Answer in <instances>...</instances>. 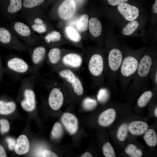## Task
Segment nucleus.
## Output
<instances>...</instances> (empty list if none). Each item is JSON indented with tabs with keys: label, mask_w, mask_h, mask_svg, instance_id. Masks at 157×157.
Returning <instances> with one entry per match:
<instances>
[{
	"label": "nucleus",
	"mask_w": 157,
	"mask_h": 157,
	"mask_svg": "<svg viewBox=\"0 0 157 157\" xmlns=\"http://www.w3.org/2000/svg\"><path fill=\"white\" fill-rule=\"evenodd\" d=\"M154 115L156 117H157V107H156L155 108L154 112Z\"/></svg>",
	"instance_id": "nucleus-45"
},
{
	"label": "nucleus",
	"mask_w": 157,
	"mask_h": 157,
	"mask_svg": "<svg viewBox=\"0 0 157 157\" xmlns=\"http://www.w3.org/2000/svg\"><path fill=\"white\" fill-rule=\"evenodd\" d=\"M116 116V112L114 109H108L100 115L98 118V123L102 126H108L113 122Z\"/></svg>",
	"instance_id": "nucleus-15"
},
{
	"label": "nucleus",
	"mask_w": 157,
	"mask_h": 157,
	"mask_svg": "<svg viewBox=\"0 0 157 157\" xmlns=\"http://www.w3.org/2000/svg\"><path fill=\"white\" fill-rule=\"evenodd\" d=\"M97 101L90 97H86L83 100L82 105L84 109L90 111L94 109L97 105Z\"/></svg>",
	"instance_id": "nucleus-32"
},
{
	"label": "nucleus",
	"mask_w": 157,
	"mask_h": 157,
	"mask_svg": "<svg viewBox=\"0 0 157 157\" xmlns=\"http://www.w3.org/2000/svg\"><path fill=\"white\" fill-rule=\"evenodd\" d=\"M30 147L29 143L27 137L24 135H20L17 138L15 148L16 153L23 155L27 153Z\"/></svg>",
	"instance_id": "nucleus-18"
},
{
	"label": "nucleus",
	"mask_w": 157,
	"mask_h": 157,
	"mask_svg": "<svg viewBox=\"0 0 157 157\" xmlns=\"http://www.w3.org/2000/svg\"><path fill=\"white\" fill-rule=\"evenodd\" d=\"M81 157H92V156L89 152H87L84 153L81 156Z\"/></svg>",
	"instance_id": "nucleus-44"
},
{
	"label": "nucleus",
	"mask_w": 157,
	"mask_h": 157,
	"mask_svg": "<svg viewBox=\"0 0 157 157\" xmlns=\"http://www.w3.org/2000/svg\"><path fill=\"white\" fill-rule=\"evenodd\" d=\"M16 105L13 102H6L0 101V114L7 115L12 113L15 110Z\"/></svg>",
	"instance_id": "nucleus-25"
},
{
	"label": "nucleus",
	"mask_w": 157,
	"mask_h": 157,
	"mask_svg": "<svg viewBox=\"0 0 157 157\" xmlns=\"http://www.w3.org/2000/svg\"><path fill=\"white\" fill-rule=\"evenodd\" d=\"M27 15L26 20L28 25L34 32L39 34L45 32L47 27L43 20L37 14V13H29Z\"/></svg>",
	"instance_id": "nucleus-9"
},
{
	"label": "nucleus",
	"mask_w": 157,
	"mask_h": 157,
	"mask_svg": "<svg viewBox=\"0 0 157 157\" xmlns=\"http://www.w3.org/2000/svg\"><path fill=\"white\" fill-rule=\"evenodd\" d=\"M0 42L4 44H10L15 49L22 50L25 49L13 31L4 27H0Z\"/></svg>",
	"instance_id": "nucleus-8"
},
{
	"label": "nucleus",
	"mask_w": 157,
	"mask_h": 157,
	"mask_svg": "<svg viewBox=\"0 0 157 157\" xmlns=\"http://www.w3.org/2000/svg\"><path fill=\"white\" fill-rule=\"evenodd\" d=\"M145 133L143 139L146 144L150 147L156 146L157 144V136L155 131L150 129Z\"/></svg>",
	"instance_id": "nucleus-24"
},
{
	"label": "nucleus",
	"mask_w": 157,
	"mask_h": 157,
	"mask_svg": "<svg viewBox=\"0 0 157 157\" xmlns=\"http://www.w3.org/2000/svg\"><path fill=\"white\" fill-rule=\"evenodd\" d=\"M63 56L61 50L59 48H53L49 50L48 53L49 62L55 67L60 64Z\"/></svg>",
	"instance_id": "nucleus-19"
},
{
	"label": "nucleus",
	"mask_w": 157,
	"mask_h": 157,
	"mask_svg": "<svg viewBox=\"0 0 157 157\" xmlns=\"http://www.w3.org/2000/svg\"><path fill=\"white\" fill-rule=\"evenodd\" d=\"M61 122L67 131L71 134L75 133L78 128V121L76 117L69 113H64L62 116Z\"/></svg>",
	"instance_id": "nucleus-12"
},
{
	"label": "nucleus",
	"mask_w": 157,
	"mask_h": 157,
	"mask_svg": "<svg viewBox=\"0 0 157 157\" xmlns=\"http://www.w3.org/2000/svg\"><path fill=\"white\" fill-rule=\"evenodd\" d=\"M65 32L67 37L72 42L78 43L81 41V37L80 34L73 28L71 26L67 27Z\"/></svg>",
	"instance_id": "nucleus-27"
},
{
	"label": "nucleus",
	"mask_w": 157,
	"mask_h": 157,
	"mask_svg": "<svg viewBox=\"0 0 157 157\" xmlns=\"http://www.w3.org/2000/svg\"><path fill=\"white\" fill-rule=\"evenodd\" d=\"M148 129L147 124L141 121L132 122L128 126V130L132 134L134 135L143 134L147 131Z\"/></svg>",
	"instance_id": "nucleus-17"
},
{
	"label": "nucleus",
	"mask_w": 157,
	"mask_h": 157,
	"mask_svg": "<svg viewBox=\"0 0 157 157\" xmlns=\"http://www.w3.org/2000/svg\"><path fill=\"white\" fill-rule=\"evenodd\" d=\"M64 100L63 94L60 87L53 88L49 97L48 103L50 107L53 110H58L62 106Z\"/></svg>",
	"instance_id": "nucleus-11"
},
{
	"label": "nucleus",
	"mask_w": 157,
	"mask_h": 157,
	"mask_svg": "<svg viewBox=\"0 0 157 157\" xmlns=\"http://www.w3.org/2000/svg\"><path fill=\"white\" fill-rule=\"evenodd\" d=\"M10 3L7 8V13L11 16L13 19L22 8V0H9Z\"/></svg>",
	"instance_id": "nucleus-23"
},
{
	"label": "nucleus",
	"mask_w": 157,
	"mask_h": 157,
	"mask_svg": "<svg viewBox=\"0 0 157 157\" xmlns=\"http://www.w3.org/2000/svg\"><path fill=\"white\" fill-rule=\"evenodd\" d=\"M149 78L152 82L154 88L157 89V59L154 60L149 73Z\"/></svg>",
	"instance_id": "nucleus-30"
},
{
	"label": "nucleus",
	"mask_w": 157,
	"mask_h": 157,
	"mask_svg": "<svg viewBox=\"0 0 157 157\" xmlns=\"http://www.w3.org/2000/svg\"><path fill=\"white\" fill-rule=\"evenodd\" d=\"M102 151L106 157H115L116 155L114 149L110 143L108 142L103 146Z\"/></svg>",
	"instance_id": "nucleus-34"
},
{
	"label": "nucleus",
	"mask_w": 157,
	"mask_h": 157,
	"mask_svg": "<svg viewBox=\"0 0 157 157\" xmlns=\"http://www.w3.org/2000/svg\"><path fill=\"white\" fill-rule=\"evenodd\" d=\"M24 95L25 99L21 103L22 107L26 111H33L35 106L34 92L31 89H27L24 91Z\"/></svg>",
	"instance_id": "nucleus-14"
},
{
	"label": "nucleus",
	"mask_w": 157,
	"mask_h": 157,
	"mask_svg": "<svg viewBox=\"0 0 157 157\" xmlns=\"http://www.w3.org/2000/svg\"><path fill=\"white\" fill-rule=\"evenodd\" d=\"M88 26L90 33L94 37H98L101 34L102 25L100 21L97 18H91L89 21Z\"/></svg>",
	"instance_id": "nucleus-20"
},
{
	"label": "nucleus",
	"mask_w": 157,
	"mask_h": 157,
	"mask_svg": "<svg viewBox=\"0 0 157 157\" xmlns=\"http://www.w3.org/2000/svg\"><path fill=\"white\" fill-rule=\"evenodd\" d=\"M46 49L43 46H39L33 50L32 59L33 63L38 64L41 63L44 59L46 54Z\"/></svg>",
	"instance_id": "nucleus-22"
},
{
	"label": "nucleus",
	"mask_w": 157,
	"mask_h": 157,
	"mask_svg": "<svg viewBox=\"0 0 157 157\" xmlns=\"http://www.w3.org/2000/svg\"><path fill=\"white\" fill-rule=\"evenodd\" d=\"M7 65L10 69L19 73L26 72L28 68V64L23 60L17 57L10 59Z\"/></svg>",
	"instance_id": "nucleus-16"
},
{
	"label": "nucleus",
	"mask_w": 157,
	"mask_h": 157,
	"mask_svg": "<svg viewBox=\"0 0 157 157\" xmlns=\"http://www.w3.org/2000/svg\"><path fill=\"white\" fill-rule=\"evenodd\" d=\"M117 9L124 18L130 22L135 20L139 14V10L137 7L127 3L118 5Z\"/></svg>",
	"instance_id": "nucleus-10"
},
{
	"label": "nucleus",
	"mask_w": 157,
	"mask_h": 157,
	"mask_svg": "<svg viewBox=\"0 0 157 157\" xmlns=\"http://www.w3.org/2000/svg\"><path fill=\"white\" fill-rule=\"evenodd\" d=\"M87 69L93 85L102 87L106 76L105 56L99 52H94L86 59Z\"/></svg>",
	"instance_id": "nucleus-4"
},
{
	"label": "nucleus",
	"mask_w": 157,
	"mask_h": 157,
	"mask_svg": "<svg viewBox=\"0 0 157 157\" xmlns=\"http://www.w3.org/2000/svg\"><path fill=\"white\" fill-rule=\"evenodd\" d=\"M139 25V23L137 20L130 21L123 28V34L125 35H129L132 34L137 28Z\"/></svg>",
	"instance_id": "nucleus-28"
},
{
	"label": "nucleus",
	"mask_w": 157,
	"mask_h": 157,
	"mask_svg": "<svg viewBox=\"0 0 157 157\" xmlns=\"http://www.w3.org/2000/svg\"><path fill=\"white\" fill-rule=\"evenodd\" d=\"M42 156L43 157H57V155L55 153L48 150H45L42 153Z\"/></svg>",
	"instance_id": "nucleus-41"
},
{
	"label": "nucleus",
	"mask_w": 157,
	"mask_h": 157,
	"mask_svg": "<svg viewBox=\"0 0 157 157\" xmlns=\"http://www.w3.org/2000/svg\"><path fill=\"white\" fill-rule=\"evenodd\" d=\"M6 140L9 149L10 150L15 149L16 143L15 140L12 138H7Z\"/></svg>",
	"instance_id": "nucleus-39"
},
{
	"label": "nucleus",
	"mask_w": 157,
	"mask_h": 157,
	"mask_svg": "<svg viewBox=\"0 0 157 157\" xmlns=\"http://www.w3.org/2000/svg\"><path fill=\"white\" fill-rule=\"evenodd\" d=\"M44 0H23V6L25 8H33L42 4Z\"/></svg>",
	"instance_id": "nucleus-36"
},
{
	"label": "nucleus",
	"mask_w": 157,
	"mask_h": 157,
	"mask_svg": "<svg viewBox=\"0 0 157 157\" xmlns=\"http://www.w3.org/2000/svg\"><path fill=\"white\" fill-rule=\"evenodd\" d=\"M129 0H107L108 3L111 6H115L122 3H126Z\"/></svg>",
	"instance_id": "nucleus-40"
},
{
	"label": "nucleus",
	"mask_w": 157,
	"mask_h": 157,
	"mask_svg": "<svg viewBox=\"0 0 157 157\" xmlns=\"http://www.w3.org/2000/svg\"><path fill=\"white\" fill-rule=\"evenodd\" d=\"M60 33L56 31H53L47 34L44 39L47 44L54 43L60 41L61 39Z\"/></svg>",
	"instance_id": "nucleus-31"
},
{
	"label": "nucleus",
	"mask_w": 157,
	"mask_h": 157,
	"mask_svg": "<svg viewBox=\"0 0 157 157\" xmlns=\"http://www.w3.org/2000/svg\"><path fill=\"white\" fill-rule=\"evenodd\" d=\"M63 133V129L61 124L58 122L55 123L51 132L52 137L54 138H58L62 136Z\"/></svg>",
	"instance_id": "nucleus-35"
},
{
	"label": "nucleus",
	"mask_w": 157,
	"mask_h": 157,
	"mask_svg": "<svg viewBox=\"0 0 157 157\" xmlns=\"http://www.w3.org/2000/svg\"><path fill=\"white\" fill-rule=\"evenodd\" d=\"M89 17L86 14L82 15L77 21L76 26L77 30L80 32L86 31L88 28L89 23Z\"/></svg>",
	"instance_id": "nucleus-26"
},
{
	"label": "nucleus",
	"mask_w": 157,
	"mask_h": 157,
	"mask_svg": "<svg viewBox=\"0 0 157 157\" xmlns=\"http://www.w3.org/2000/svg\"><path fill=\"white\" fill-rule=\"evenodd\" d=\"M144 50V49L134 50L126 48L123 51L118 80L123 90L127 88L134 77Z\"/></svg>",
	"instance_id": "nucleus-2"
},
{
	"label": "nucleus",
	"mask_w": 157,
	"mask_h": 157,
	"mask_svg": "<svg viewBox=\"0 0 157 157\" xmlns=\"http://www.w3.org/2000/svg\"><path fill=\"white\" fill-rule=\"evenodd\" d=\"M125 152L131 157H141L142 156V151L133 144H129L125 149Z\"/></svg>",
	"instance_id": "nucleus-29"
},
{
	"label": "nucleus",
	"mask_w": 157,
	"mask_h": 157,
	"mask_svg": "<svg viewBox=\"0 0 157 157\" xmlns=\"http://www.w3.org/2000/svg\"><path fill=\"white\" fill-rule=\"evenodd\" d=\"M140 59L135 74L128 89L133 92L144 91L149 86V73L152 64L157 58L156 52L152 49L146 50Z\"/></svg>",
	"instance_id": "nucleus-1"
},
{
	"label": "nucleus",
	"mask_w": 157,
	"mask_h": 157,
	"mask_svg": "<svg viewBox=\"0 0 157 157\" xmlns=\"http://www.w3.org/2000/svg\"><path fill=\"white\" fill-rule=\"evenodd\" d=\"M76 9V4L74 0H65L59 6L58 14L61 18L67 19L74 15Z\"/></svg>",
	"instance_id": "nucleus-13"
},
{
	"label": "nucleus",
	"mask_w": 157,
	"mask_h": 157,
	"mask_svg": "<svg viewBox=\"0 0 157 157\" xmlns=\"http://www.w3.org/2000/svg\"><path fill=\"white\" fill-rule=\"evenodd\" d=\"M102 88L99 90L97 97L98 101L101 103L104 104L107 101L109 94L105 88Z\"/></svg>",
	"instance_id": "nucleus-37"
},
{
	"label": "nucleus",
	"mask_w": 157,
	"mask_h": 157,
	"mask_svg": "<svg viewBox=\"0 0 157 157\" xmlns=\"http://www.w3.org/2000/svg\"><path fill=\"white\" fill-rule=\"evenodd\" d=\"M156 90L157 89L153 88L152 90L144 91L138 99V106L140 108L146 106L151 100Z\"/></svg>",
	"instance_id": "nucleus-21"
},
{
	"label": "nucleus",
	"mask_w": 157,
	"mask_h": 157,
	"mask_svg": "<svg viewBox=\"0 0 157 157\" xmlns=\"http://www.w3.org/2000/svg\"><path fill=\"white\" fill-rule=\"evenodd\" d=\"M83 62V58L81 55L76 53H69L63 56L60 63L58 65L76 72L80 69Z\"/></svg>",
	"instance_id": "nucleus-7"
},
{
	"label": "nucleus",
	"mask_w": 157,
	"mask_h": 157,
	"mask_svg": "<svg viewBox=\"0 0 157 157\" xmlns=\"http://www.w3.org/2000/svg\"><path fill=\"white\" fill-rule=\"evenodd\" d=\"M6 157L5 150L3 147L0 145V157Z\"/></svg>",
	"instance_id": "nucleus-42"
},
{
	"label": "nucleus",
	"mask_w": 157,
	"mask_h": 157,
	"mask_svg": "<svg viewBox=\"0 0 157 157\" xmlns=\"http://www.w3.org/2000/svg\"><path fill=\"white\" fill-rule=\"evenodd\" d=\"M13 31L18 36L28 43L37 42L38 37L28 25L20 22L15 21L13 23Z\"/></svg>",
	"instance_id": "nucleus-6"
},
{
	"label": "nucleus",
	"mask_w": 157,
	"mask_h": 157,
	"mask_svg": "<svg viewBox=\"0 0 157 157\" xmlns=\"http://www.w3.org/2000/svg\"><path fill=\"white\" fill-rule=\"evenodd\" d=\"M108 47L105 56V79L107 85L113 89L117 88L119 72L123 57V52L117 44Z\"/></svg>",
	"instance_id": "nucleus-3"
},
{
	"label": "nucleus",
	"mask_w": 157,
	"mask_h": 157,
	"mask_svg": "<svg viewBox=\"0 0 157 157\" xmlns=\"http://www.w3.org/2000/svg\"><path fill=\"white\" fill-rule=\"evenodd\" d=\"M55 69L66 89L78 96L83 94L84 91V85L76 72L59 65L55 67Z\"/></svg>",
	"instance_id": "nucleus-5"
},
{
	"label": "nucleus",
	"mask_w": 157,
	"mask_h": 157,
	"mask_svg": "<svg viewBox=\"0 0 157 157\" xmlns=\"http://www.w3.org/2000/svg\"><path fill=\"white\" fill-rule=\"evenodd\" d=\"M128 130L127 124L123 123L120 126L117 134V138L119 141L122 142L125 140L127 135Z\"/></svg>",
	"instance_id": "nucleus-33"
},
{
	"label": "nucleus",
	"mask_w": 157,
	"mask_h": 157,
	"mask_svg": "<svg viewBox=\"0 0 157 157\" xmlns=\"http://www.w3.org/2000/svg\"><path fill=\"white\" fill-rule=\"evenodd\" d=\"M1 125L0 131L2 134L8 131L10 128V125L8 122L6 120L2 119L0 120Z\"/></svg>",
	"instance_id": "nucleus-38"
},
{
	"label": "nucleus",
	"mask_w": 157,
	"mask_h": 157,
	"mask_svg": "<svg viewBox=\"0 0 157 157\" xmlns=\"http://www.w3.org/2000/svg\"><path fill=\"white\" fill-rule=\"evenodd\" d=\"M153 10L154 13L155 14L157 13V0H155V3L153 6Z\"/></svg>",
	"instance_id": "nucleus-43"
}]
</instances>
